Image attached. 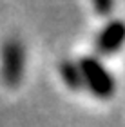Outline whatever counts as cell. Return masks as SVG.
Returning <instances> with one entry per match:
<instances>
[{
  "label": "cell",
  "mask_w": 125,
  "mask_h": 127,
  "mask_svg": "<svg viewBox=\"0 0 125 127\" xmlns=\"http://www.w3.org/2000/svg\"><path fill=\"white\" fill-rule=\"evenodd\" d=\"M78 69H80L83 85H87L91 93H94L100 98H109L114 95L116 82L112 74L107 71V67L94 56H83L78 62Z\"/></svg>",
  "instance_id": "6da1fadb"
},
{
  "label": "cell",
  "mask_w": 125,
  "mask_h": 127,
  "mask_svg": "<svg viewBox=\"0 0 125 127\" xmlns=\"http://www.w3.org/2000/svg\"><path fill=\"white\" fill-rule=\"evenodd\" d=\"M25 71V49L16 38L5 40L0 53V78L5 87H16Z\"/></svg>",
  "instance_id": "7a4b0ae2"
},
{
  "label": "cell",
  "mask_w": 125,
  "mask_h": 127,
  "mask_svg": "<svg viewBox=\"0 0 125 127\" xmlns=\"http://www.w3.org/2000/svg\"><path fill=\"white\" fill-rule=\"evenodd\" d=\"M125 44V22L112 20L98 34L96 47L101 55H112Z\"/></svg>",
  "instance_id": "3957f363"
},
{
  "label": "cell",
  "mask_w": 125,
  "mask_h": 127,
  "mask_svg": "<svg viewBox=\"0 0 125 127\" xmlns=\"http://www.w3.org/2000/svg\"><path fill=\"white\" fill-rule=\"evenodd\" d=\"M60 76L69 89H73V91L83 89V80H82L80 69H78V64L69 62V60L62 62L60 64Z\"/></svg>",
  "instance_id": "277c9868"
},
{
  "label": "cell",
  "mask_w": 125,
  "mask_h": 127,
  "mask_svg": "<svg viewBox=\"0 0 125 127\" xmlns=\"http://www.w3.org/2000/svg\"><path fill=\"white\" fill-rule=\"evenodd\" d=\"M94 9L100 11V13H107V11L112 9V2H96L94 4Z\"/></svg>",
  "instance_id": "5b68a950"
}]
</instances>
